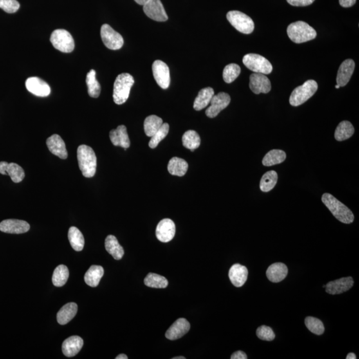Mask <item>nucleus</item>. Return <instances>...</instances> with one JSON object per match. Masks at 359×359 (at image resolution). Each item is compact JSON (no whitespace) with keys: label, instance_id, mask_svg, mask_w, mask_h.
<instances>
[{"label":"nucleus","instance_id":"obj_1","mask_svg":"<svg viewBox=\"0 0 359 359\" xmlns=\"http://www.w3.org/2000/svg\"><path fill=\"white\" fill-rule=\"evenodd\" d=\"M322 200L323 203L338 221L347 224L353 223L354 219L353 212L336 197L328 193H325L323 195Z\"/></svg>","mask_w":359,"mask_h":359},{"label":"nucleus","instance_id":"obj_2","mask_svg":"<svg viewBox=\"0 0 359 359\" xmlns=\"http://www.w3.org/2000/svg\"><path fill=\"white\" fill-rule=\"evenodd\" d=\"M78 167L83 175L86 178L95 176L96 170V156L92 148L83 145L77 149Z\"/></svg>","mask_w":359,"mask_h":359},{"label":"nucleus","instance_id":"obj_3","mask_svg":"<svg viewBox=\"0 0 359 359\" xmlns=\"http://www.w3.org/2000/svg\"><path fill=\"white\" fill-rule=\"evenodd\" d=\"M289 39L295 44H302L315 39L317 32L309 24L298 21L291 24L287 29Z\"/></svg>","mask_w":359,"mask_h":359},{"label":"nucleus","instance_id":"obj_4","mask_svg":"<svg viewBox=\"0 0 359 359\" xmlns=\"http://www.w3.org/2000/svg\"><path fill=\"white\" fill-rule=\"evenodd\" d=\"M134 79L131 74L124 73L117 76L114 84L113 100L116 105H122L127 102Z\"/></svg>","mask_w":359,"mask_h":359},{"label":"nucleus","instance_id":"obj_5","mask_svg":"<svg viewBox=\"0 0 359 359\" xmlns=\"http://www.w3.org/2000/svg\"><path fill=\"white\" fill-rule=\"evenodd\" d=\"M317 89L318 85L315 81H307L293 90L289 97V103L293 107L300 106L315 95Z\"/></svg>","mask_w":359,"mask_h":359},{"label":"nucleus","instance_id":"obj_6","mask_svg":"<svg viewBox=\"0 0 359 359\" xmlns=\"http://www.w3.org/2000/svg\"><path fill=\"white\" fill-rule=\"evenodd\" d=\"M243 64L247 68L256 73L268 75L273 70L271 63L266 58L258 54H247L243 58Z\"/></svg>","mask_w":359,"mask_h":359},{"label":"nucleus","instance_id":"obj_7","mask_svg":"<svg viewBox=\"0 0 359 359\" xmlns=\"http://www.w3.org/2000/svg\"><path fill=\"white\" fill-rule=\"evenodd\" d=\"M226 17L233 28L240 32L250 34L254 30V22L245 13L239 11H230Z\"/></svg>","mask_w":359,"mask_h":359},{"label":"nucleus","instance_id":"obj_8","mask_svg":"<svg viewBox=\"0 0 359 359\" xmlns=\"http://www.w3.org/2000/svg\"><path fill=\"white\" fill-rule=\"evenodd\" d=\"M50 42L54 48L64 53H71L75 48V42L69 31L55 30L51 33Z\"/></svg>","mask_w":359,"mask_h":359},{"label":"nucleus","instance_id":"obj_9","mask_svg":"<svg viewBox=\"0 0 359 359\" xmlns=\"http://www.w3.org/2000/svg\"><path fill=\"white\" fill-rule=\"evenodd\" d=\"M101 36L103 44L111 50H118L122 48L124 44L122 35L114 31L109 25H103L101 29Z\"/></svg>","mask_w":359,"mask_h":359},{"label":"nucleus","instance_id":"obj_10","mask_svg":"<svg viewBox=\"0 0 359 359\" xmlns=\"http://www.w3.org/2000/svg\"><path fill=\"white\" fill-rule=\"evenodd\" d=\"M152 73L156 84L162 89H167L170 84V69L165 62L156 60L152 64Z\"/></svg>","mask_w":359,"mask_h":359},{"label":"nucleus","instance_id":"obj_11","mask_svg":"<svg viewBox=\"0 0 359 359\" xmlns=\"http://www.w3.org/2000/svg\"><path fill=\"white\" fill-rule=\"evenodd\" d=\"M231 102L230 96L228 93L221 92L213 96L210 102V106L206 109V114L208 117L214 118L222 110L226 109Z\"/></svg>","mask_w":359,"mask_h":359},{"label":"nucleus","instance_id":"obj_12","mask_svg":"<svg viewBox=\"0 0 359 359\" xmlns=\"http://www.w3.org/2000/svg\"><path fill=\"white\" fill-rule=\"evenodd\" d=\"M144 12L156 22L167 21L168 17L161 0H149L143 6Z\"/></svg>","mask_w":359,"mask_h":359},{"label":"nucleus","instance_id":"obj_13","mask_svg":"<svg viewBox=\"0 0 359 359\" xmlns=\"http://www.w3.org/2000/svg\"><path fill=\"white\" fill-rule=\"evenodd\" d=\"M176 226L172 220L166 218L159 222L156 230L157 239L164 243H167L174 238Z\"/></svg>","mask_w":359,"mask_h":359},{"label":"nucleus","instance_id":"obj_14","mask_svg":"<svg viewBox=\"0 0 359 359\" xmlns=\"http://www.w3.org/2000/svg\"><path fill=\"white\" fill-rule=\"evenodd\" d=\"M250 88L253 93H268L271 89L270 80L262 73H252L250 77Z\"/></svg>","mask_w":359,"mask_h":359},{"label":"nucleus","instance_id":"obj_15","mask_svg":"<svg viewBox=\"0 0 359 359\" xmlns=\"http://www.w3.org/2000/svg\"><path fill=\"white\" fill-rule=\"evenodd\" d=\"M30 226L28 222L19 220L9 219L0 223V231L4 233L20 234L28 232Z\"/></svg>","mask_w":359,"mask_h":359},{"label":"nucleus","instance_id":"obj_16","mask_svg":"<svg viewBox=\"0 0 359 359\" xmlns=\"http://www.w3.org/2000/svg\"><path fill=\"white\" fill-rule=\"evenodd\" d=\"M26 87L31 93L42 97L48 96L51 93L49 85L41 78L36 77L28 78L26 82Z\"/></svg>","mask_w":359,"mask_h":359},{"label":"nucleus","instance_id":"obj_17","mask_svg":"<svg viewBox=\"0 0 359 359\" xmlns=\"http://www.w3.org/2000/svg\"><path fill=\"white\" fill-rule=\"evenodd\" d=\"M354 281L352 277L341 278L330 282L325 285L326 292L331 295H338L349 291L353 286Z\"/></svg>","mask_w":359,"mask_h":359},{"label":"nucleus","instance_id":"obj_18","mask_svg":"<svg viewBox=\"0 0 359 359\" xmlns=\"http://www.w3.org/2000/svg\"><path fill=\"white\" fill-rule=\"evenodd\" d=\"M190 329V323L186 318H180L167 330L165 336L169 340H178L185 335L189 331Z\"/></svg>","mask_w":359,"mask_h":359},{"label":"nucleus","instance_id":"obj_19","mask_svg":"<svg viewBox=\"0 0 359 359\" xmlns=\"http://www.w3.org/2000/svg\"><path fill=\"white\" fill-rule=\"evenodd\" d=\"M0 174H8L13 183H21L25 178L23 168L15 163H8L7 162H0Z\"/></svg>","mask_w":359,"mask_h":359},{"label":"nucleus","instance_id":"obj_20","mask_svg":"<svg viewBox=\"0 0 359 359\" xmlns=\"http://www.w3.org/2000/svg\"><path fill=\"white\" fill-rule=\"evenodd\" d=\"M46 144L49 151L54 155L62 159H66L68 156L66 144L58 134H53L47 139Z\"/></svg>","mask_w":359,"mask_h":359},{"label":"nucleus","instance_id":"obj_21","mask_svg":"<svg viewBox=\"0 0 359 359\" xmlns=\"http://www.w3.org/2000/svg\"><path fill=\"white\" fill-rule=\"evenodd\" d=\"M355 64L352 59H347L341 64L336 75V85L338 86L345 87L351 79L353 75Z\"/></svg>","mask_w":359,"mask_h":359},{"label":"nucleus","instance_id":"obj_22","mask_svg":"<svg viewBox=\"0 0 359 359\" xmlns=\"http://www.w3.org/2000/svg\"><path fill=\"white\" fill-rule=\"evenodd\" d=\"M109 136L112 143L116 147H123L127 150L131 145L127 127L125 125L118 126L116 129L112 130L110 132Z\"/></svg>","mask_w":359,"mask_h":359},{"label":"nucleus","instance_id":"obj_23","mask_svg":"<svg viewBox=\"0 0 359 359\" xmlns=\"http://www.w3.org/2000/svg\"><path fill=\"white\" fill-rule=\"evenodd\" d=\"M248 271L246 267L236 264L233 265L229 271V278L233 286H243L248 279Z\"/></svg>","mask_w":359,"mask_h":359},{"label":"nucleus","instance_id":"obj_24","mask_svg":"<svg viewBox=\"0 0 359 359\" xmlns=\"http://www.w3.org/2000/svg\"><path fill=\"white\" fill-rule=\"evenodd\" d=\"M84 346V340L78 336H72L64 341L62 345L63 353L67 357H72L79 353Z\"/></svg>","mask_w":359,"mask_h":359},{"label":"nucleus","instance_id":"obj_25","mask_svg":"<svg viewBox=\"0 0 359 359\" xmlns=\"http://www.w3.org/2000/svg\"><path fill=\"white\" fill-rule=\"evenodd\" d=\"M288 273V269L286 265L283 263H275L271 265L267 269L266 275L269 281L273 283H279L286 277Z\"/></svg>","mask_w":359,"mask_h":359},{"label":"nucleus","instance_id":"obj_26","mask_svg":"<svg viewBox=\"0 0 359 359\" xmlns=\"http://www.w3.org/2000/svg\"><path fill=\"white\" fill-rule=\"evenodd\" d=\"M77 310V305L75 303H69L65 305L57 313V322L60 325H66L75 317Z\"/></svg>","mask_w":359,"mask_h":359},{"label":"nucleus","instance_id":"obj_27","mask_svg":"<svg viewBox=\"0 0 359 359\" xmlns=\"http://www.w3.org/2000/svg\"><path fill=\"white\" fill-rule=\"evenodd\" d=\"M105 248L107 252L113 257L114 260L122 259L124 255V249L118 243L117 239L113 235H108L105 242Z\"/></svg>","mask_w":359,"mask_h":359},{"label":"nucleus","instance_id":"obj_28","mask_svg":"<svg viewBox=\"0 0 359 359\" xmlns=\"http://www.w3.org/2000/svg\"><path fill=\"white\" fill-rule=\"evenodd\" d=\"M214 95V89L211 87H206V88L201 89L199 91L198 95L195 98L194 109L196 111H201L210 104Z\"/></svg>","mask_w":359,"mask_h":359},{"label":"nucleus","instance_id":"obj_29","mask_svg":"<svg viewBox=\"0 0 359 359\" xmlns=\"http://www.w3.org/2000/svg\"><path fill=\"white\" fill-rule=\"evenodd\" d=\"M188 165L187 162L178 157L170 159L168 165V170L173 176H183L187 172Z\"/></svg>","mask_w":359,"mask_h":359},{"label":"nucleus","instance_id":"obj_30","mask_svg":"<svg viewBox=\"0 0 359 359\" xmlns=\"http://www.w3.org/2000/svg\"><path fill=\"white\" fill-rule=\"evenodd\" d=\"M104 275V269L100 266H92L85 273L84 280L88 286L95 287Z\"/></svg>","mask_w":359,"mask_h":359},{"label":"nucleus","instance_id":"obj_31","mask_svg":"<svg viewBox=\"0 0 359 359\" xmlns=\"http://www.w3.org/2000/svg\"><path fill=\"white\" fill-rule=\"evenodd\" d=\"M286 158V153L282 150L273 149L270 150L264 157L262 164L266 167H271L282 163Z\"/></svg>","mask_w":359,"mask_h":359},{"label":"nucleus","instance_id":"obj_32","mask_svg":"<svg viewBox=\"0 0 359 359\" xmlns=\"http://www.w3.org/2000/svg\"><path fill=\"white\" fill-rule=\"evenodd\" d=\"M354 132L353 126L349 121H342L336 127L335 138L337 141H345L351 138L353 135Z\"/></svg>","mask_w":359,"mask_h":359},{"label":"nucleus","instance_id":"obj_33","mask_svg":"<svg viewBox=\"0 0 359 359\" xmlns=\"http://www.w3.org/2000/svg\"><path fill=\"white\" fill-rule=\"evenodd\" d=\"M68 238L74 250L77 251L83 250L85 245L84 237L77 228L73 226L69 228Z\"/></svg>","mask_w":359,"mask_h":359},{"label":"nucleus","instance_id":"obj_34","mask_svg":"<svg viewBox=\"0 0 359 359\" xmlns=\"http://www.w3.org/2000/svg\"><path fill=\"white\" fill-rule=\"evenodd\" d=\"M163 124V119L156 115H150L146 118L144 123V129L146 135L152 137Z\"/></svg>","mask_w":359,"mask_h":359},{"label":"nucleus","instance_id":"obj_35","mask_svg":"<svg viewBox=\"0 0 359 359\" xmlns=\"http://www.w3.org/2000/svg\"><path fill=\"white\" fill-rule=\"evenodd\" d=\"M278 176L274 170L267 172L262 176L260 181V190L264 192H268L275 187L277 183Z\"/></svg>","mask_w":359,"mask_h":359},{"label":"nucleus","instance_id":"obj_36","mask_svg":"<svg viewBox=\"0 0 359 359\" xmlns=\"http://www.w3.org/2000/svg\"><path fill=\"white\" fill-rule=\"evenodd\" d=\"M86 83L88 87V93L93 98H97L101 93V85L96 78V71L94 69L87 73Z\"/></svg>","mask_w":359,"mask_h":359},{"label":"nucleus","instance_id":"obj_37","mask_svg":"<svg viewBox=\"0 0 359 359\" xmlns=\"http://www.w3.org/2000/svg\"><path fill=\"white\" fill-rule=\"evenodd\" d=\"M201 137L196 131L190 130L185 132L183 136V144L186 149L191 150L193 152L201 145Z\"/></svg>","mask_w":359,"mask_h":359},{"label":"nucleus","instance_id":"obj_38","mask_svg":"<svg viewBox=\"0 0 359 359\" xmlns=\"http://www.w3.org/2000/svg\"><path fill=\"white\" fill-rule=\"evenodd\" d=\"M69 276L68 268L64 265H60L54 270L52 282L56 287H62L66 284Z\"/></svg>","mask_w":359,"mask_h":359},{"label":"nucleus","instance_id":"obj_39","mask_svg":"<svg viewBox=\"0 0 359 359\" xmlns=\"http://www.w3.org/2000/svg\"><path fill=\"white\" fill-rule=\"evenodd\" d=\"M144 282L146 286L152 288H166L168 285V280L165 277L152 273H149Z\"/></svg>","mask_w":359,"mask_h":359},{"label":"nucleus","instance_id":"obj_40","mask_svg":"<svg viewBox=\"0 0 359 359\" xmlns=\"http://www.w3.org/2000/svg\"><path fill=\"white\" fill-rule=\"evenodd\" d=\"M241 73V68L238 65L231 64L225 67L223 71V78L227 84L234 82Z\"/></svg>","mask_w":359,"mask_h":359},{"label":"nucleus","instance_id":"obj_41","mask_svg":"<svg viewBox=\"0 0 359 359\" xmlns=\"http://www.w3.org/2000/svg\"><path fill=\"white\" fill-rule=\"evenodd\" d=\"M307 328L314 334L322 335L325 331V327L322 321L313 317H307L305 320Z\"/></svg>","mask_w":359,"mask_h":359},{"label":"nucleus","instance_id":"obj_42","mask_svg":"<svg viewBox=\"0 0 359 359\" xmlns=\"http://www.w3.org/2000/svg\"><path fill=\"white\" fill-rule=\"evenodd\" d=\"M170 127L168 123H163L160 129L156 132V133L152 136L151 139L149 141V147L151 149H155L161 141L167 136L168 132H169Z\"/></svg>","mask_w":359,"mask_h":359},{"label":"nucleus","instance_id":"obj_43","mask_svg":"<svg viewBox=\"0 0 359 359\" xmlns=\"http://www.w3.org/2000/svg\"><path fill=\"white\" fill-rule=\"evenodd\" d=\"M257 337L261 340L271 341L274 340L275 335L272 329L266 325H262L257 329Z\"/></svg>","mask_w":359,"mask_h":359},{"label":"nucleus","instance_id":"obj_44","mask_svg":"<svg viewBox=\"0 0 359 359\" xmlns=\"http://www.w3.org/2000/svg\"><path fill=\"white\" fill-rule=\"evenodd\" d=\"M19 7V3L17 0H0V8L7 13L16 12Z\"/></svg>","mask_w":359,"mask_h":359},{"label":"nucleus","instance_id":"obj_45","mask_svg":"<svg viewBox=\"0 0 359 359\" xmlns=\"http://www.w3.org/2000/svg\"><path fill=\"white\" fill-rule=\"evenodd\" d=\"M315 0H287V3L293 6L304 7L311 5Z\"/></svg>","mask_w":359,"mask_h":359},{"label":"nucleus","instance_id":"obj_46","mask_svg":"<svg viewBox=\"0 0 359 359\" xmlns=\"http://www.w3.org/2000/svg\"><path fill=\"white\" fill-rule=\"evenodd\" d=\"M231 359H247L248 356H247L246 354L244 352L242 351H238L235 352L234 353L232 354L230 357Z\"/></svg>","mask_w":359,"mask_h":359},{"label":"nucleus","instance_id":"obj_47","mask_svg":"<svg viewBox=\"0 0 359 359\" xmlns=\"http://www.w3.org/2000/svg\"><path fill=\"white\" fill-rule=\"evenodd\" d=\"M356 0H340V4L343 8H350L354 5Z\"/></svg>","mask_w":359,"mask_h":359},{"label":"nucleus","instance_id":"obj_48","mask_svg":"<svg viewBox=\"0 0 359 359\" xmlns=\"http://www.w3.org/2000/svg\"><path fill=\"white\" fill-rule=\"evenodd\" d=\"M139 5L144 6L147 4L149 0H134Z\"/></svg>","mask_w":359,"mask_h":359},{"label":"nucleus","instance_id":"obj_49","mask_svg":"<svg viewBox=\"0 0 359 359\" xmlns=\"http://www.w3.org/2000/svg\"><path fill=\"white\" fill-rule=\"evenodd\" d=\"M347 359H356V354L353 353H350L347 354Z\"/></svg>","mask_w":359,"mask_h":359},{"label":"nucleus","instance_id":"obj_50","mask_svg":"<svg viewBox=\"0 0 359 359\" xmlns=\"http://www.w3.org/2000/svg\"><path fill=\"white\" fill-rule=\"evenodd\" d=\"M116 359H127L128 356L125 354H121L115 358Z\"/></svg>","mask_w":359,"mask_h":359},{"label":"nucleus","instance_id":"obj_51","mask_svg":"<svg viewBox=\"0 0 359 359\" xmlns=\"http://www.w3.org/2000/svg\"><path fill=\"white\" fill-rule=\"evenodd\" d=\"M172 359H186L185 356H176V357H173Z\"/></svg>","mask_w":359,"mask_h":359},{"label":"nucleus","instance_id":"obj_52","mask_svg":"<svg viewBox=\"0 0 359 359\" xmlns=\"http://www.w3.org/2000/svg\"><path fill=\"white\" fill-rule=\"evenodd\" d=\"M335 88H336V89H338V88H340V87L338 86V85H336V86H335Z\"/></svg>","mask_w":359,"mask_h":359}]
</instances>
